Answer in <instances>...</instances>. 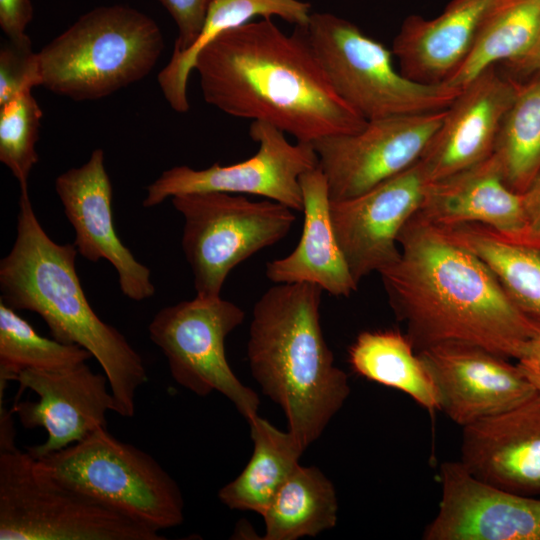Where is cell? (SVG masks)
<instances>
[{"mask_svg": "<svg viewBox=\"0 0 540 540\" xmlns=\"http://www.w3.org/2000/svg\"><path fill=\"white\" fill-rule=\"evenodd\" d=\"M398 244L399 258L378 274L416 352L455 342L507 359L522 355L540 323L512 301L477 256L414 217Z\"/></svg>", "mask_w": 540, "mask_h": 540, "instance_id": "cell-1", "label": "cell"}, {"mask_svg": "<svg viewBox=\"0 0 540 540\" xmlns=\"http://www.w3.org/2000/svg\"><path fill=\"white\" fill-rule=\"evenodd\" d=\"M194 70L206 103L297 142L354 133L367 122L336 93L301 27L286 34L262 18L230 29L198 53Z\"/></svg>", "mask_w": 540, "mask_h": 540, "instance_id": "cell-2", "label": "cell"}, {"mask_svg": "<svg viewBox=\"0 0 540 540\" xmlns=\"http://www.w3.org/2000/svg\"><path fill=\"white\" fill-rule=\"evenodd\" d=\"M77 254L74 244H58L48 236L28 190L20 191L16 239L0 261V300L16 311L38 314L57 341L89 351L108 379L114 412L131 418L147 371L125 336L89 304L75 267Z\"/></svg>", "mask_w": 540, "mask_h": 540, "instance_id": "cell-3", "label": "cell"}, {"mask_svg": "<svg viewBox=\"0 0 540 540\" xmlns=\"http://www.w3.org/2000/svg\"><path fill=\"white\" fill-rule=\"evenodd\" d=\"M322 292L310 283L269 288L253 307L247 344L253 378L283 410L304 449L321 436L351 392L322 332Z\"/></svg>", "mask_w": 540, "mask_h": 540, "instance_id": "cell-4", "label": "cell"}, {"mask_svg": "<svg viewBox=\"0 0 540 540\" xmlns=\"http://www.w3.org/2000/svg\"><path fill=\"white\" fill-rule=\"evenodd\" d=\"M164 47L158 24L145 13L100 6L37 52L41 86L74 101L101 99L148 76Z\"/></svg>", "mask_w": 540, "mask_h": 540, "instance_id": "cell-5", "label": "cell"}, {"mask_svg": "<svg viewBox=\"0 0 540 540\" xmlns=\"http://www.w3.org/2000/svg\"><path fill=\"white\" fill-rule=\"evenodd\" d=\"M38 471L154 531L184 521L176 481L150 454L99 428L61 450L33 457Z\"/></svg>", "mask_w": 540, "mask_h": 540, "instance_id": "cell-6", "label": "cell"}, {"mask_svg": "<svg viewBox=\"0 0 540 540\" xmlns=\"http://www.w3.org/2000/svg\"><path fill=\"white\" fill-rule=\"evenodd\" d=\"M301 28L336 93L367 121L444 110L462 89L404 76L392 50L334 14L311 13Z\"/></svg>", "mask_w": 540, "mask_h": 540, "instance_id": "cell-7", "label": "cell"}, {"mask_svg": "<svg viewBox=\"0 0 540 540\" xmlns=\"http://www.w3.org/2000/svg\"><path fill=\"white\" fill-rule=\"evenodd\" d=\"M37 470L15 443L0 447V540H163Z\"/></svg>", "mask_w": 540, "mask_h": 540, "instance_id": "cell-8", "label": "cell"}, {"mask_svg": "<svg viewBox=\"0 0 540 540\" xmlns=\"http://www.w3.org/2000/svg\"><path fill=\"white\" fill-rule=\"evenodd\" d=\"M184 217L182 250L191 267L196 296L215 298L228 274L258 251L282 240L296 216L273 200L241 194L193 193L171 198Z\"/></svg>", "mask_w": 540, "mask_h": 540, "instance_id": "cell-9", "label": "cell"}, {"mask_svg": "<svg viewBox=\"0 0 540 540\" xmlns=\"http://www.w3.org/2000/svg\"><path fill=\"white\" fill-rule=\"evenodd\" d=\"M244 317L239 306L221 296H196L159 310L148 332L176 383L199 396L221 393L248 421L258 415L259 397L238 379L225 354L226 337Z\"/></svg>", "mask_w": 540, "mask_h": 540, "instance_id": "cell-10", "label": "cell"}, {"mask_svg": "<svg viewBox=\"0 0 540 540\" xmlns=\"http://www.w3.org/2000/svg\"><path fill=\"white\" fill-rule=\"evenodd\" d=\"M249 135L258 143L252 157L226 166L214 163L201 170L185 165L165 170L148 185L143 207H155L177 195L220 192L260 196L302 211L300 177L318 166L312 144H293L283 131L260 121L251 123Z\"/></svg>", "mask_w": 540, "mask_h": 540, "instance_id": "cell-11", "label": "cell"}, {"mask_svg": "<svg viewBox=\"0 0 540 540\" xmlns=\"http://www.w3.org/2000/svg\"><path fill=\"white\" fill-rule=\"evenodd\" d=\"M445 110L368 120L357 132L314 141L330 200L360 195L416 163L440 127Z\"/></svg>", "mask_w": 540, "mask_h": 540, "instance_id": "cell-12", "label": "cell"}, {"mask_svg": "<svg viewBox=\"0 0 540 540\" xmlns=\"http://www.w3.org/2000/svg\"><path fill=\"white\" fill-rule=\"evenodd\" d=\"M428 184L418 160L360 195L331 201L334 232L357 284L399 258L398 236L417 212Z\"/></svg>", "mask_w": 540, "mask_h": 540, "instance_id": "cell-13", "label": "cell"}, {"mask_svg": "<svg viewBox=\"0 0 540 540\" xmlns=\"http://www.w3.org/2000/svg\"><path fill=\"white\" fill-rule=\"evenodd\" d=\"M435 385L439 410L464 427L507 411L537 390L507 358L465 343L417 352Z\"/></svg>", "mask_w": 540, "mask_h": 540, "instance_id": "cell-14", "label": "cell"}, {"mask_svg": "<svg viewBox=\"0 0 540 540\" xmlns=\"http://www.w3.org/2000/svg\"><path fill=\"white\" fill-rule=\"evenodd\" d=\"M441 499L425 540H540V498L497 488L459 462L440 467Z\"/></svg>", "mask_w": 540, "mask_h": 540, "instance_id": "cell-15", "label": "cell"}, {"mask_svg": "<svg viewBox=\"0 0 540 540\" xmlns=\"http://www.w3.org/2000/svg\"><path fill=\"white\" fill-rule=\"evenodd\" d=\"M33 391L37 401H17L11 411L28 429L42 427L47 440L27 451L41 457L76 443L99 428H107L106 413L115 400L105 373L86 364L61 370L26 369L14 378Z\"/></svg>", "mask_w": 540, "mask_h": 540, "instance_id": "cell-16", "label": "cell"}, {"mask_svg": "<svg viewBox=\"0 0 540 540\" xmlns=\"http://www.w3.org/2000/svg\"><path fill=\"white\" fill-rule=\"evenodd\" d=\"M55 190L74 229L78 254L90 262H110L117 271L122 294L129 299L152 297L155 287L150 269L134 257L114 227L112 184L103 150L95 149L86 163L60 174Z\"/></svg>", "mask_w": 540, "mask_h": 540, "instance_id": "cell-17", "label": "cell"}, {"mask_svg": "<svg viewBox=\"0 0 540 540\" xmlns=\"http://www.w3.org/2000/svg\"><path fill=\"white\" fill-rule=\"evenodd\" d=\"M517 81L492 66L462 87L419 159L429 184L492 155Z\"/></svg>", "mask_w": 540, "mask_h": 540, "instance_id": "cell-18", "label": "cell"}, {"mask_svg": "<svg viewBox=\"0 0 540 540\" xmlns=\"http://www.w3.org/2000/svg\"><path fill=\"white\" fill-rule=\"evenodd\" d=\"M459 462L475 478L521 495H540V392L462 427Z\"/></svg>", "mask_w": 540, "mask_h": 540, "instance_id": "cell-19", "label": "cell"}, {"mask_svg": "<svg viewBox=\"0 0 540 540\" xmlns=\"http://www.w3.org/2000/svg\"><path fill=\"white\" fill-rule=\"evenodd\" d=\"M413 217L436 227L473 223L507 236L533 239L524 195L505 184L493 155L428 184Z\"/></svg>", "mask_w": 540, "mask_h": 540, "instance_id": "cell-20", "label": "cell"}, {"mask_svg": "<svg viewBox=\"0 0 540 540\" xmlns=\"http://www.w3.org/2000/svg\"><path fill=\"white\" fill-rule=\"evenodd\" d=\"M495 0H450L434 18L410 15L394 38L400 72L415 81L445 82L469 53Z\"/></svg>", "mask_w": 540, "mask_h": 540, "instance_id": "cell-21", "label": "cell"}, {"mask_svg": "<svg viewBox=\"0 0 540 540\" xmlns=\"http://www.w3.org/2000/svg\"><path fill=\"white\" fill-rule=\"evenodd\" d=\"M303 230L295 249L266 264L267 278L276 284L310 283L337 297L358 288L337 241L330 214L327 180L319 166L300 177Z\"/></svg>", "mask_w": 540, "mask_h": 540, "instance_id": "cell-22", "label": "cell"}, {"mask_svg": "<svg viewBox=\"0 0 540 540\" xmlns=\"http://www.w3.org/2000/svg\"><path fill=\"white\" fill-rule=\"evenodd\" d=\"M437 228L477 256L512 301L540 323L539 240L507 236L473 223Z\"/></svg>", "mask_w": 540, "mask_h": 540, "instance_id": "cell-23", "label": "cell"}, {"mask_svg": "<svg viewBox=\"0 0 540 540\" xmlns=\"http://www.w3.org/2000/svg\"><path fill=\"white\" fill-rule=\"evenodd\" d=\"M278 16L295 24L307 25L310 4L300 0H214L194 44L186 51L172 54L157 80L171 108L179 113L189 110L188 80L198 53L220 34L250 22L255 17Z\"/></svg>", "mask_w": 540, "mask_h": 540, "instance_id": "cell-24", "label": "cell"}, {"mask_svg": "<svg viewBox=\"0 0 540 540\" xmlns=\"http://www.w3.org/2000/svg\"><path fill=\"white\" fill-rule=\"evenodd\" d=\"M252 456L242 472L218 492L219 500L233 510L263 515L271 500L300 465L305 450L295 436L256 415L248 420Z\"/></svg>", "mask_w": 540, "mask_h": 540, "instance_id": "cell-25", "label": "cell"}, {"mask_svg": "<svg viewBox=\"0 0 540 540\" xmlns=\"http://www.w3.org/2000/svg\"><path fill=\"white\" fill-rule=\"evenodd\" d=\"M348 362L359 376L407 394L429 412L439 410L433 380L406 334L363 331L348 349Z\"/></svg>", "mask_w": 540, "mask_h": 540, "instance_id": "cell-26", "label": "cell"}, {"mask_svg": "<svg viewBox=\"0 0 540 540\" xmlns=\"http://www.w3.org/2000/svg\"><path fill=\"white\" fill-rule=\"evenodd\" d=\"M540 34V0H495L466 58L445 81L462 88L484 70L524 57Z\"/></svg>", "mask_w": 540, "mask_h": 540, "instance_id": "cell-27", "label": "cell"}, {"mask_svg": "<svg viewBox=\"0 0 540 540\" xmlns=\"http://www.w3.org/2000/svg\"><path fill=\"white\" fill-rule=\"evenodd\" d=\"M262 517L265 540L315 537L336 526L335 487L319 468L299 465L277 491Z\"/></svg>", "mask_w": 540, "mask_h": 540, "instance_id": "cell-28", "label": "cell"}, {"mask_svg": "<svg viewBox=\"0 0 540 540\" xmlns=\"http://www.w3.org/2000/svg\"><path fill=\"white\" fill-rule=\"evenodd\" d=\"M505 184L524 194L540 175V71L517 81L492 153Z\"/></svg>", "mask_w": 540, "mask_h": 540, "instance_id": "cell-29", "label": "cell"}, {"mask_svg": "<svg viewBox=\"0 0 540 540\" xmlns=\"http://www.w3.org/2000/svg\"><path fill=\"white\" fill-rule=\"evenodd\" d=\"M90 358L91 353L79 345L41 336L0 300V392L23 370L61 371Z\"/></svg>", "mask_w": 540, "mask_h": 540, "instance_id": "cell-30", "label": "cell"}, {"mask_svg": "<svg viewBox=\"0 0 540 540\" xmlns=\"http://www.w3.org/2000/svg\"><path fill=\"white\" fill-rule=\"evenodd\" d=\"M42 110L31 91L0 106V161L28 190V178L38 163L36 144Z\"/></svg>", "mask_w": 540, "mask_h": 540, "instance_id": "cell-31", "label": "cell"}, {"mask_svg": "<svg viewBox=\"0 0 540 540\" xmlns=\"http://www.w3.org/2000/svg\"><path fill=\"white\" fill-rule=\"evenodd\" d=\"M41 86L38 54L26 34L8 39L0 50V106Z\"/></svg>", "mask_w": 540, "mask_h": 540, "instance_id": "cell-32", "label": "cell"}, {"mask_svg": "<svg viewBox=\"0 0 540 540\" xmlns=\"http://www.w3.org/2000/svg\"><path fill=\"white\" fill-rule=\"evenodd\" d=\"M175 21L178 29L173 53L188 50L196 41L214 0H158Z\"/></svg>", "mask_w": 540, "mask_h": 540, "instance_id": "cell-33", "label": "cell"}, {"mask_svg": "<svg viewBox=\"0 0 540 540\" xmlns=\"http://www.w3.org/2000/svg\"><path fill=\"white\" fill-rule=\"evenodd\" d=\"M32 18L30 0H0V26L8 39L25 36Z\"/></svg>", "mask_w": 540, "mask_h": 540, "instance_id": "cell-34", "label": "cell"}, {"mask_svg": "<svg viewBox=\"0 0 540 540\" xmlns=\"http://www.w3.org/2000/svg\"><path fill=\"white\" fill-rule=\"evenodd\" d=\"M517 366L533 387L540 392V330L517 359Z\"/></svg>", "mask_w": 540, "mask_h": 540, "instance_id": "cell-35", "label": "cell"}, {"mask_svg": "<svg viewBox=\"0 0 540 540\" xmlns=\"http://www.w3.org/2000/svg\"><path fill=\"white\" fill-rule=\"evenodd\" d=\"M523 195L530 235L533 239L540 240V175Z\"/></svg>", "mask_w": 540, "mask_h": 540, "instance_id": "cell-36", "label": "cell"}, {"mask_svg": "<svg viewBox=\"0 0 540 540\" xmlns=\"http://www.w3.org/2000/svg\"><path fill=\"white\" fill-rule=\"evenodd\" d=\"M510 76H529L540 71V34L531 50L519 60L505 64Z\"/></svg>", "mask_w": 540, "mask_h": 540, "instance_id": "cell-37", "label": "cell"}]
</instances>
